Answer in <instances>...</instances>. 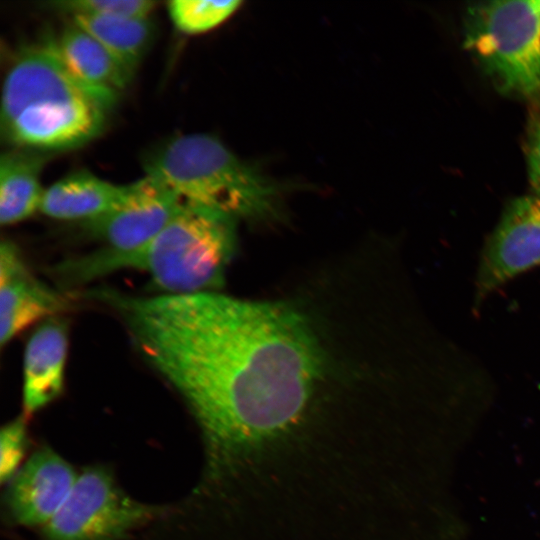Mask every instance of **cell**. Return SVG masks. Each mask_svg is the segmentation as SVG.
<instances>
[{"instance_id":"obj_3","label":"cell","mask_w":540,"mask_h":540,"mask_svg":"<svg viewBox=\"0 0 540 540\" xmlns=\"http://www.w3.org/2000/svg\"><path fill=\"white\" fill-rule=\"evenodd\" d=\"M115 101L77 82L47 40L22 49L5 73L1 135L14 148L74 149L102 132Z\"/></svg>"},{"instance_id":"obj_18","label":"cell","mask_w":540,"mask_h":540,"mask_svg":"<svg viewBox=\"0 0 540 540\" xmlns=\"http://www.w3.org/2000/svg\"><path fill=\"white\" fill-rule=\"evenodd\" d=\"M26 427L23 417L5 425L0 434V478L1 482L9 481L23 458L26 448Z\"/></svg>"},{"instance_id":"obj_4","label":"cell","mask_w":540,"mask_h":540,"mask_svg":"<svg viewBox=\"0 0 540 540\" xmlns=\"http://www.w3.org/2000/svg\"><path fill=\"white\" fill-rule=\"evenodd\" d=\"M144 169L182 202L234 218L269 214L278 195L269 177L208 134H183L167 140L147 155Z\"/></svg>"},{"instance_id":"obj_6","label":"cell","mask_w":540,"mask_h":540,"mask_svg":"<svg viewBox=\"0 0 540 540\" xmlns=\"http://www.w3.org/2000/svg\"><path fill=\"white\" fill-rule=\"evenodd\" d=\"M161 508L135 501L101 467L85 470L66 501L44 526L47 540H120Z\"/></svg>"},{"instance_id":"obj_17","label":"cell","mask_w":540,"mask_h":540,"mask_svg":"<svg viewBox=\"0 0 540 540\" xmlns=\"http://www.w3.org/2000/svg\"><path fill=\"white\" fill-rule=\"evenodd\" d=\"M51 8L73 14L116 17H150L156 2L150 0H68L52 2Z\"/></svg>"},{"instance_id":"obj_15","label":"cell","mask_w":540,"mask_h":540,"mask_svg":"<svg viewBox=\"0 0 540 540\" xmlns=\"http://www.w3.org/2000/svg\"><path fill=\"white\" fill-rule=\"evenodd\" d=\"M71 18L74 24L93 36L133 73L155 34V25L150 17L73 14Z\"/></svg>"},{"instance_id":"obj_12","label":"cell","mask_w":540,"mask_h":540,"mask_svg":"<svg viewBox=\"0 0 540 540\" xmlns=\"http://www.w3.org/2000/svg\"><path fill=\"white\" fill-rule=\"evenodd\" d=\"M53 45L60 62L77 82L112 99H117L134 74L72 21Z\"/></svg>"},{"instance_id":"obj_10","label":"cell","mask_w":540,"mask_h":540,"mask_svg":"<svg viewBox=\"0 0 540 540\" xmlns=\"http://www.w3.org/2000/svg\"><path fill=\"white\" fill-rule=\"evenodd\" d=\"M77 476L63 458L49 448L35 452L12 478L7 492L11 518L26 526H44L60 510Z\"/></svg>"},{"instance_id":"obj_9","label":"cell","mask_w":540,"mask_h":540,"mask_svg":"<svg viewBox=\"0 0 540 540\" xmlns=\"http://www.w3.org/2000/svg\"><path fill=\"white\" fill-rule=\"evenodd\" d=\"M64 295L39 280L28 269L9 240L0 246V343L3 347L38 320L57 316L68 307Z\"/></svg>"},{"instance_id":"obj_2","label":"cell","mask_w":540,"mask_h":540,"mask_svg":"<svg viewBox=\"0 0 540 540\" xmlns=\"http://www.w3.org/2000/svg\"><path fill=\"white\" fill-rule=\"evenodd\" d=\"M234 217L182 202L165 227L142 247L116 252L101 248L57 263L56 280L65 286L87 283L124 269L146 273L162 294L215 292L235 248Z\"/></svg>"},{"instance_id":"obj_14","label":"cell","mask_w":540,"mask_h":540,"mask_svg":"<svg viewBox=\"0 0 540 540\" xmlns=\"http://www.w3.org/2000/svg\"><path fill=\"white\" fill-rule=\"evenodd\" d=\"M46 156L13 148L0 158V223L11 225L39 211L44 189L39 175Z\"/></svg>"},{"instance_id":"obj_7","label":"cell","mask_w":540,"mask_h":540,"mask_svg":"<svg viewBox=\"0 0 540 540\" xmlns=\"http://www.w3.org/2000/svg\"><path fill=\"white\" fill-rule=\"evenodd\" d=\"M540 266V196L510 200L480 252L474 282V312L494 291Z\"/></svg>"},{"instance_id":"obj_1","label":"cell","mask_w":540,"mask_h":540,"mask_svg":"<svg viewBox=\"0 0 540 540\" xmlns=\"http://www.w3.org/2000/svg\"><path fill=\"white\" fill-rule=\"evenodd\" d=\"M85 297L118 315L144 360L185 400L215 472L294 424L320 376L315 336L288 304L108 287Z\"/></svg>"},{"instance_id":"obj_13","label":"cell","mask_w":540,"mask_h":540,"mask_svg":"<svg viewBox=\"0 0 540 540\" xmlns=\"http://www.w3.org/2000/svg\"><path fill=\"white\" fill-rule=\"evenodd\" d=\"M128 185H116L86 170L72 172L44 189L39 211L59 220L95 219L117 205Z\"/></svg>"},{"instance_id":"obj_19","label":"cell","mask_w":540,"mask_h":540,"mask_svg":"<svg viewBox=\"0 0 540 540\" xmlns=\"http://www.w3.org/2000/svg\"><path fill=\"white\" fill-rule=\"evenodd\" d=\"M524 150L533 194L540 196V113H531L526 128Z\"/></svg>"},{"instance_id":"obj_16","label":"cell","mask_w":540,"mask_h":540,"mask_svg":"<svg viewBox=\"0 0 540 540\" xmlns=\"http://www.w3.org/2000/svg\"><path fill=\"white\" fill-rule=\"evenodd\" d=\"M241 5L240 1L173 0L167 3L169 16L183 33L206 32L221 24Z\"/></svg>"},{"instance_id":"obj_11","label":"cell","mask_w":540,"mask_h":540,"mask_svg":"<svg viewBox=\"0 0 540 540\" xmlns=\"http://www.w3.org/2000/svg\"><path fill=\"white\" fill-rule=\"evenodd\" d=\"M68 325L61 317L44 320L29 338L23 366V404L27 414L55 400L63 391Z\"/></svg>"},{"instance_id":"obj_5","label":"cell","mask_w":540,"mask_h":540,"mask_svg":"<svg viewBox=\"0 0 540 540\" xmlns=\"http://www.w3.org/2000/svg\"><path fill=\"white\" fill-rule=\"evenodd\" d=\"M464 21L465 47L496 89L540 112V0L475 3Z\"/></svg>"},{"instance_id":"obj_8","label":"cell","mask_w":540,"mask_h":540,"mask_svg":"<svg viewBox=\"0 0 540 540\" xmlns=\"http://www.w3.org/2000/svg\"><path fill=\"white\" fill-rule=\"evenodd\" d=\"M182 201L149 175L129 184L122 200L101 216L82 223L105 249L128 252L152 240L174 216Z\"/></svg>"}]
</instances>
